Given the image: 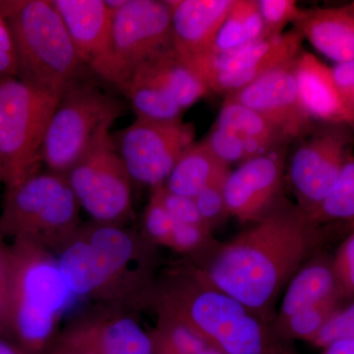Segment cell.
Returning <instances> with one entry per match:
<instances>
[{
	"instance_id": "cell-46",
	"label": "cell",
	"mask_w": 354,
	"mask_h": 354,
	"mask_svg": "<svg viewBox=\"0 0 354 354\" xmlns=\"http://www.w3.org/2000/svg\"><path fill=\"white\" fill-rule=\"evenodd\" d=\"M66 351H67V349H66ZM68 351V353H69L70 354H74L73 353H71V351Z\"/></svg>"
},
{
	"instance_id": "cell-41",
	"label": "cell",
	"mask_w": 354,
	"mask_h": 354,
	"mask_svg": "<svg viewBox=\"0 0 354 354\" xmlns=\"http://www.w3.org/2000/svg\"><path fill=\"white\" fill-rule=\"evenodd\" d=\"M339 95H341L344 108H346L349 118H351V128L354 132V88L348 91V92L342 93Z\"/></svg>"
},
{
	"instance_id": "cell-23",
	"label": "cell",
	"mask_w": 354,
	"mask_h": 354,
	"mask_svg": "<svg viewBox=\"0 0 354 354\" xmlns=\"http://www.w3.org/2000/svg\"><path fill=\"white\" fill-rule=\"evenodd\" d=\"M230 172V165L218 160L202 141L195 142L174 165L165 186L176 194L194 198L208 186L225 184Z\"/></svg>"
},
{
	"instance_id": "cell-31",
	"label": "cell",
	"mask_w": 354,
	"mask_h": 354,
	"mask_svg": "<svg viewBox=\"0 0 354 354\" xmlns=\"http://www.w3.org/2000/svg\"><path fill=\"white\" fill-rule=\"evenodd\" d=\"M265 39L277 38L285 34L286 26L295 24L300 10L295 0H258Z\"/></svg>"
},
{
	"instance_id": "cell-16",
	"label": "cell",
	"mask_w": 354,
	"mask_h": 354,
	"mask_svg": "<svg viewBox=\"0 0 354 354\" xmlns=\"http://www.w3.org/2000/svg\"><path fill=\"white\" fill-rule=\"evenodd\" d=\"M295 60L271 70L246 87L225 95V100L260 114L290 143L316 122L309 118L300 102L293 73Z\"/></svg>"
},
{
	"instance_id": "cell-19",
	"label": "cell",
	"mask_w": 354,
	"mask_h": 354,
	"mask_svg": "<svg viewBox=\"0 0 354 354\" xmlns=\"http://www.w3.org/2000/svg\"><path fill=\"white\" fill-rule=\"evenodd\" d=\"M295 82L304 111L316 122L344 123L351 118L335 87L330 67L302 50L293 65Z\"/></svg>"
},
{
	"instance_id": "cell-12",
	"label": "cell",
	"mask_w": 354,
	"mask_h": 354,
	"mask_svg": "<svg viewBox=\"0 0 354 354\" xmlns=\"http://www.w3.org/2000/svg\"><path fill=\"white\" fill-rule=\"evenodd\" d=\"M195 137L192 123L136 118L113 138L132 180L152 189L165 184Z\"/></svg>"
},
{
	"instance_id": "cell-2",
	"label": "cell",
	"mask_w": 354,
	"mask_h": 354,
	"mask_svg": "<svg viewBox=\"0 0 354 354\" xmlns=\"http://www.w3.org/2000/svg\"><path fill=\"white\" fill-rule=\"evenodd\" d=\"M155 244L125 225L93 221L57 253L76 297L129 313L148 308L155 274Z\"/></svg>"
},
{
	"instance_id": "cell-21",
	"label": "cell",
	"mask_w": 354,
	"mask_h": 354,
	"mask_svg": "<svg viewBox=\"0 0 354 354\" xmlns=\"http://www.w3.org/2000/svg\"><path fill=\"white\" fill-rule=\"evenodd\" d=\"M129 78L140 79L160 88L184 111L194 106L209 92L206 84L177 53L174 46L140 65L127 80Z\"/></svg>"
},
{
	"instance_id": "cell-4",
	"label": "cell",
	"mask_w": 354,
	"mask_h": 354,
	"mask_svg": "<svg viewBox=\"0 0 354 354\" xmlns=\"http://www.w3.org/2000/svg\"><path fill=\"white\" fill-rule=\"evenodd\" d=\"M10 248L9 339L26 354H46L75 295L55 253L21 239H13Z\"/></svg>"
},
{
	"instance_id": "cell-38",
	"label": "cell",
	"mask_w": 354,
	"mask_h": 354,
	"mask_svg": "<svg viewBox=\"0 0 354 354\" xmlns=\"http://www.w3.org/2000/svg\"><path fill=\"white\" fill-rule=\"evenodd\" d=\"M17 59L8 24L0 13V79L17 77Z\"/></svg>"
},
{
	"instance_id": "cell-35",
	"label": "cell",
	"mask_w": 354,
	"mask_h": 354,
	"mask_svg": "<svg viewBox=\"0 0 354 354\" xmlns=\"http://www.w3.org/2000/svg\"><path fill=\"white\" fill-rule=\"evenodd\" d=\"M351 337H354V301L337 310L310 344L322 349L333 342Z\"/></svg>"
},
{
	"instance_id": "cell-29",
	"label": "cell",
	"mask_w": 354,
	"mask_h": 354,
	"mask_svg": "<svg viewBox=\"0 0 354 354\" xmlns=\"http://www.w3.org/2000/svg\"><path fill=\"white\" fill-rule=\"evenodd\" d=\"M342 304L341 300L335 298L298 312L276 325L277 334L283 339H300L310 344L330 317L342 308Z\"/></svg>"
},
{
	"instance_id": "cell-37",
	"label": "cell",
	"mask_w": 354,
	"mask_h": 354,
	"mask_svg": "<svg viewBox=\"0 0 354 354\" xmlns=\"http://www.w3.org/2000/svg\"><path fill=\"white\" fill-rule=\"evenodd\" d=\"M11 281V248L0 227V337L9 339V297Z\"/></svg>"
},
{
	"instance_id": "cell-13",
	"label": "cell",
	"mask_w": 354,
	"mask_h": 354,
	"mask_svg": "<svg viewBox=\"0 0 354 354\" xmlns=\"http://www.w3.org/2000/svg\"><path fill=\"white\" fill-rule=\"evenodd\" d=\"M114 81L120 88L137 67L174 46L169 1L127 0L113 14Z\"/></svg>"
},
{
	"instance_id": "cell-42",
	"label": "cell",
	"mask_w": 354,
	"mask_h": 354,
	"mask_svg": "<svg viewBox=\"0 0 354 354\" xmlns=\"http://www.w3.org/2000/svg\"><path fill=\"white\" fill-rule=\"evenodd\" d=\"M0 354H26L11 339L6 337H0Z\"/></svg>"
},
{
	"instance_id": "cell-39",
	"label": "cell",
	"mask_w": 354,
	"mask_h": 354,
	"mask_svg": "<svg viewBox=\"0 0 354 354\" xmlns=\"http://www.w3.org/2000/svg\"><path fill=\"white\" fill-rule=\"evenodd\" d=\"M330 71L339 95L354 88V59L335 64Z\"/></svg>"
},
{
	"instance_id": "cell-43",
	"label": "cell",
	"mask_w": 354,
	"mask_h": 354,
	"mask_svg": "<svg viewBox=\"0 0 354 354\" xmlns=\"http://www.w3.org/2000/svg\"><path fill=\"white\" fill-rule=\"evenodd\" d=\"M106 6L113 14L120 10L127 4V0H106Z\"/></svg>"
},
{
	"instance_id": "cell-22",
	"label": "cell",
	"mask_w": 354,
	"mask_h": 354,
	"mask_svg": "<svg viewBox=\"0 0 354 354\" xmlns=\"http://www.w3.org/2000/svg\"><path fill=\"white\" fill-rule=\"evenodd\" d=\"M335 298L339 299L330 260L313 261L304 266L288 283L276 325L298 312Z\"/></svg>"
},
{
	"instance_id": "cell-36",
	"label": "cell",
	"mask_w": 354,
	"mask_h": 354,
	"mask_svg": "<svg viewBox=\"0 0 354 354\" xmlns=\"http://www.w3.org/2000/svg\"><path fill=\"white\" fill-rule=\"evenodd\" d=\"M223 187L225 184L208 186L193 198L200 216L211 230L230 216Z\"/></svg>"
},
{
	"instance_id": "cell-15",
	"label": "cell",
	"mask_w": 354,
	"mask_h": 354,
	"mask_svg": "<svg viewBox=\"0 0 354 354\" xmlns=\"http://www.w3.org/2000/svg\"><path fill=\"white\" fill-rule=\"evenodd\" d=\"M288 147L246 160L230 172L223 187L230 216L256 223L283 198Z\"/></svg>"
},
{
	"instance_id": "cell-44",
	"label": "cell",
	"mask_w": 354,
	"mask_h": 354,
	"mask_svg": "<svg viewBox=\"0 0 354 354\" xmlns=\"http://www.w3.org/2000/svg\"><path fill=\"white\" fill-rule=\"evenodd\" d=\"M46 354H70L66 349L62 348V346H57V344H53V348L50 349Z\"/></svg>"
},
{
	"instance_id": "cell-6",
	"label": "cell",
	"mask_w": 354,
	"mask_h": 354,
	"mask_svg": "<svg viewBox=\"0 0 354 354\" xmlns=\"http://www.w3.org/2000/svg\"><path fill=\"white\" fill-rule=\"evenodd\" d=\"M80 208L66 176L39 172L4 192L0 227L6 237L27 239L57 253L82 225Z\"/></svg>"
},
{
	"instance_id": "cell-28",
	"label": "cell",
	"mask_w": 354,
	"mask_h": 354,
	"mask_svg": "<svg viewBox=\"0 0 354 354\" xmlns=\"http://www.w3.org/2000/svg\"><path fill=\"white\" fill-rule=\"evenodd\" d=\"M308 216L319 225L334 221L353 223L354 158L344 167L327 197Z\"/></svg>"
},
{
	"instance_id": "cell-17",
	"label": "cell",
	"mask_w": 354,
	"mask_h": 354,
	"mask_svg": "<svg viewBox=\"0 0 354 354\" xmlns=\"http://www.w3.org/2000/svg\"><path fill=\"white\" fill-rule=\"evenodd\" d=\"M84 66L113 85V13L104 0H51Z\"/></svg>"
},
{
	"instance_id": "cell-40",
	"label": "cell",
	"mask_w": 354,
	"mask_h": 354,
	"mask_svg": "<svg viewBox=\"0 0 354 354\" xmlns=\"http://www.w3.org/2000/svg\"><path fill=\"white\" fill-rule=\"evenodd\" d=\"M320 354H354V337L333 342L322 348Z\"/></svg>"
},
{
	"instance_id": "cell-9",
	"label": "cell",
	"mask_w": 354,
	"mask_h": 354,
	"mask_svg": "<svg viewBox=\"0 0 354 354\" xmlns=\"http://www.w3.org/2000/svg\"><path fill=\"white\" fill-rule=\"evenodd\" d=\"M354 158V132L344 123L315 122L288 147L286 177L297 205L308 215L329 194Z\"/></svg>"
},
{
	"instance_id": "cell-26",
	"label": "cell",
	"mask_w": 354,
	"mask_h": 354,
	"mask_svg": "<svg viewBox=\"0 0 354 354\" xmlns=\"http://www.w3.org/2000/svg\"><path fill=\"white\" fill-rule=\"evenodd\" d=\"M118 90L127 97L138 120L162 122L183 120L185 111L171 95L152 84L129 78Z\"/></svg>"
},
{
	"instance_id": "cell-27",
	"label": "cell",
	"mask_w": 354,
	"mask_h": 354,
	"mask_svg": "<svg viewBox=\"0 0 354 354\" xmlns=\"http://www.w3.org/2000/svg\"><path fill=\"white\" fill-rule=\"evenodd\" d=\"M150 335L153 354H223L196 332L169 317L157 315Z\"/></svg>"
},
{
	"instance_id": "cell-24",
	"label": "cell",
	"mask_w": 354,
	"mask_h": 354,
	"mask_svg": "<svg viewBox=\"0 0 354 354\" xmlns=\"http://www.w3.org/2000/svg\"><path fill=\"white\" fill-rule=\"evenodd\" d=\"M214 127L225 128L241 138L255 142L270 152L290 145V142L252 109L225 100Z\"/></svg>"
},
{
	"instance_id": "cell-47",
	"label": "cell",
	"mask_w": 354,
	"mask_h": 354,
	"mask_svg": "<svg viewBox=\"0 0 354 354\" xmlns=\"http://www.w3.org/2000/svg\"><path fill=\"white\" fill-rule=\"evenodd\" d=\"M351 225H353V230H354V221H353V223H351Z\"/></svg>"
},
{
	"instance_id": "cell-33",
	"label": "cell",
	"mask_w": 354,
	"mask_h": 354,
	"mask_svg": "<svg viewBox=\"0 0 354 354\" xmlns=\"http://www.w3.org/2000/svg\"><path fill=\"white\" fill-rule=\"evenodd\" d=\"M330 263L339 299L342 304H351L354 301V230L342 242Z\"/></svg>"
},
{
	"instance_id": "cell-34",
	"label": "cell",
	"mask_w": 354,
	"mask_h": 354,
	"mask_svg": "<svg viewBox=\"0 0 354 354\" xmlns=\"http://www.w3.org/2000/svg\"><path fill=\"white\" fill-rule=\"evenodd\" d=\"M150 190L157 195L158 200L164 205L165 209L169 212V215L171 216L176 223L209 227L200 216L193 198L183 196V195L171 192V191L167 189L165 184Z\"/></svg>"
},
{
	"instance_id": "cell-32",
	"label": "cell",
	"mask_w": 354,
	"mask_h": 354,
	"mask_svg": "<svg viewBox=\"0 0 354 354\" xmlns=\"http://www.w3.org/2000/svg\"><path fill=\"white\" fill-rule=\"evenodd\" d=\"M176 221L165 209L155 193L150 191V199L144 212L143 234L155 245L169 248Z\"/></svg>"
},
{
	"instance_id": "cell-8",
	"label": "cell",
	"mask_w": 354,
	"mask_h": 354,
	"mask_svg": "<svg viewBox=\"0 0 354 354\" xmlns=\"http://www.w3.org/2000/svg\"><path fill=\"white\" fill-rule=\"evenodd\" d=\"M123 111L120 100L95 84L82 78L70 86L60 97L44 137L41 157L48 171L65 176Z\"/></svg>"
},
{
	"instance_id": "cell-11",
	"label": "cell",
	"mask_w": 354,
	"mask_h": 354,
	"mask_svg": "<svg viewBox=\"0 0 354 354\" xmlns=\"http://www.w3.org/2000/svg\"><path fill=\"white\" fill-rule=\"evenodd\" d=\"M304 38L295 29L277 38L264 39L227 53H207L185 60L209 92L232 94L261 76L295 62Z\"/></svg>"
},
{
	"instance_id": "cell-30",
	"label": "cell",
	"mask_w": 354,
	"mask_h": 354,
	"mask_svg": "<svg viewBox=\"0 0 354 354\" xmlns=\"http://www.w3.org/2000/svg\"><path fill=\"white\" fill-rule=\"evenodd\" d=\"M202 142L213 155L230 167L232 165H241L250 160L243 140L225 128L213 125Z\"/></svg>"
},
{
	"instance_id": "cell-1",
	"label": "cell",
	"mask_w": 354,
	"mask_h": 354,
	"mask_svg": "<svg viewBox=\"0 0 354 354\" xmlns=\"http://www.w3.org/2000/svg\"><path fill=\"white\" fill-rule=\"evenodd\" d=\"M320 227L283 197L199 268L209 283L262 318L316 248Z\"/></svg>"
},
{
	"instance_id": "cell-14",
	"label": "cell",
	"mask_w": 354,
	"mask_h": 354,
	"mask_svg": "<svg viewBox=\"0 0 354 354\" xmlns=\"http://www.w3.org/2000/svg\"><path fill=\"white\" fill-rule=\"evenodd\" d=\"M53 344L74 354H153L150 332L135 314L95 304L67 321Z\"/></svg>"
},
{
	"instance_id": "cell-20",
	"label": "cell",
	"mask_w": 354,
	"mask_h": 354,
	"mask_svg": "<svg viewBox=\"0 0 354 354\" xmlns=\"http://www.w3.org/2000/svg\"><path fill=\"white\" fill-rule=\"evenodd\" d=\"M293 29L337 64L354 59V10L351 6L301 9Z\"/></svg>"
},
{
	"instance_id": "cell-45",
	"label": "cell",
	"mask_w": 354,
	"mask_h": 354,
	"mask_svg": "<svg viewBox=\"0 0 354 354\" xmlns=\"http://www.w3.org/2000/svg\"><path fill=\"white\" fill-rule=\"evenodd\" d=\"M4 181V165L2 160L1 153H0V183H3Z\"/></svg>"
},
{
	"instance_id": "cell-3",
	"label": "cell",
	"mask_w": 354,
	"mask_h": 354,
	"mask_svg": "<svg viewBox=\"0 0 354 354\" xmlns=\"http://www.w3.org/2000/svg\"><path fill=\"white\" fill-rule=\"evenodd\" d=\"M204 337L223 354H278L260 317L216 288L194 265H177L158 274L148 308Z\"/></svg>"
},
{
	"instance_id": "cell-7",
	"label": "cell",
	"mask_w": 354,
	"mask_h": 354,
	"mask_svg": "<svg viewBox=\"0 0 354 354\" xmlns=\"http://www.w3.org/2000/svg\"><path fill=\"white\" fill-rule=\"evenodd\" d=\"M60 97L17 77L0 79V153L6 192L41 172L44 137Z\"/></svg>"
},
{
	"instance_id": "cell-10",
	"label": "cell",
	"mask_w": 354,
	"mask_h": 354,
	"mask_svg": "<svg viewBox=\"0 0 354 354\" xmlns=\"http://www.w3.org/2000/svg\"><path fill=\"white\" fill-rule=\"evenodd\" d=\"M65 176L93 221L125 225L131 220L133 180L109 130L95 140Z\"/></svg>"
},
{
	"instance_id": "cell-5",
	"label": "cell",
	"mask_w": 354,
	"mask_h": 354,
	"mask_svg": "<svg viewBox=\"0 0 354 354\" xmlns=\"http://www.w3.org/2000/svg\"><path fill=\"white\" fill-rule=\"evenodd\" d=\"M8 24L22 82L55 97L83 78L64 21L48 0H0Z\"/></svg>"
},
{
	"instance_id": "cell-25",
	"label": "cell",
	"mask_w": 354,
	"mask_h": 354,
	"mask_svg": "<svg viewBox=\"0 0 354 354\" xmlns=\"http://www.w3.org/2000/svg\"><path fill=\"white\" fill-rule=\"evenodd\" d=\"M264 39V23L258 0H234L209 53H227Z\"/></svg>"
},
{
	"instance_id": "cell-18",
	"label": "cell",
	"mask_w": 354,
	"mask_h": 354,
	"mask_svg": "<svg viewBox=\"0 0 354 354\" xmlns=\"http://www.w3.org/2000/svg\"><path fill=\"white\" fill-rule=\"evenodd\" d=\"M234 0H169L172 44L184 60L213 48Z\"/></svg>"
}]
</instances>
